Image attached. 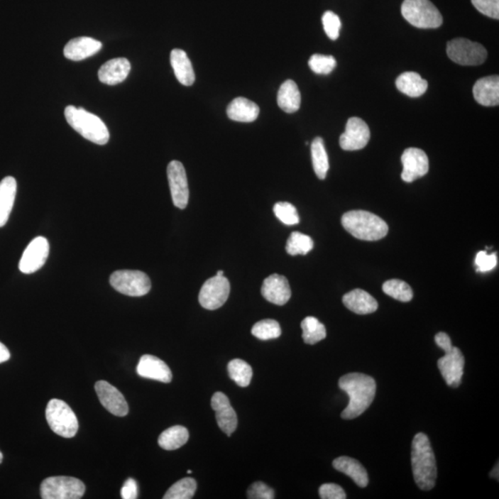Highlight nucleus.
I'll return each instance as SVG.
<instances>
[{
	"label": "nucleus",
	"instance_id": "2f4dec72",
	"mask_svg": "<svg viewBox=\"0 0 499 499\" xmlns=\"http://www.w3.org/2000/svg\"><path fill=\"white\" fill-rule=\"evenodd\" d=\"M302 339L306 344L314 345L327 338V329L317 318L307 317L301 324Z\"/></svg>",
	"mask_w": 499,
	"mask_h": 499
},
{
	"label": "nucleus",
	"instance_id": "8fccbe9b",
	"mask_svg": "<svg viewBox=\"0 0 499 499\" xmlns=\"http://www.w3.org/2000/svg\"><path fill=\"white\" fill-rule=\"evenodd\" d=\"M216 275H224V272L221 270L217 271Z\"/></svg>",
	"mask_w": 499,
	"mask_h": 499
},
{
	"label": "nucleus",
	"instance_id": "79ce46f5",
	"mask_svg": "<svg viewBox=\"0 0 499 499\" xmlns=\"http://www.w3.org/2000/svg\"><path fill=\"white\" fill-rule=\"evenodd\" d=\"M247 498L250 499H273L274 490L263 482L253 483L247 492Z\"/></svg>",
	"mask_w": 499,
	"mask_h": 499
},
{
	"label": "nucleus",
	"instance_id": "c9c22d12",
	"mask_svg": "<svg viewBox=\"0 0 499 499\" xmlns=\"http://www.w3.org/2000/svg\"><path fill=\"white\" fill-rule=\"evenodd\" d=\"M383 292L402 302L412 301L413 292L409 284L400 280H390L383 284Z\"/></svg>",
	"mask_w": 499,
	"mask_h": 499
},
{
	"label": "nucleus",
	"instance_id": "c85d7f7f",
	"mask_svg": "<svg viewBox=\"0 0 499 499\" xmlns=\"http://www.w3.org/2000/svg\"><path fill=\"white\" fill-rule=\"evenodd\" d=\"M396 87L400 92L410 97H419L427 92L428 82L420 75L407 72L400 75L396 79Z\"/></svg>",
	"mask_w": 499,
	"mask_h": 499
},
{
	"label": "nucleus",
	"instance_id": "ddd939ff",
	"mask_svg": "<svg viewBox=\"0 0 499 499\" xmlns=\"http://www.w3.org/2000/svg\"><path fill=\"white\" fill-rule=\"evenodd\" d=\"M49 256V243L45 237L33 238L21 256L19 268L21 273L33 274L43 268Z\"/></svg>",
	"mask_w": 499,
	"mask_h": 499
},
{
	"label": "nucleus",
	"instance_id": "1a4fd4ad",
	"mask_svg": "<svg viewBox=\"0 0 499 499\" xmlns=\"http://www.w3.org/2000/svg\"><path fill=\"white\" fill-rule=\"evenodd\" d=\"M109 283L117 292L131 297L145 296L151 290V280L142 271H116L110 275Z\"/></svg>",
	"mask_w": 499,
	"mask_h": 499
},
{
	"label": "nucleus",
	"instance_id": "7c9ffc66",
	"mask_svg": "<svg viewBox=\"0 0 499 499\" xmlns=\"http://www.w3.org/2000/svg\"><path fill=\"white\" fill-rule=\"evenodd\" d=\"M311 153L315 174L318 179H326L327 171L329 170V162L322 138H315L312 143Z\"/></svg>",
	"mask_w": 499,
	"mask_h": 499
},
{
	"label": "nucleus",
	"instance_id": "b1692460",
	"mask_svg": "<svg viewBox=\"0 0 499 499\" xmlns=\"http://www.w3.org/2000/svg\"><path fill=\"white\" fill-rule=\"evenodd\" d=\"M17 194V182L13 177H6L0 182V228L7 224Z\"/></svg>",
	"mask_w": 499,
	"mask_h": 499
},
{
	"label": "nucleus",
	"instance_id": "f3484780",
	"mask_svg": "<svg viewBox=\"0 0 499 499\" xmlns=\"http://www.w3.org/2000/svg\"><path fill=\"white\" fill-rule=\"evenodd\" d=\"M211 406L216 412V422L220 429L228 436H231L237 428L238 418L229 397L222 392H216L211 400Z\"/></svg>",
	"mask_w": 499,
	"mask_h": 499
},
{
	"label": "nucleus",
	"instance_id": "5701e85b",
	"mask_svg": "<svg viewBox=\"0 0 499 499\" xmlns=\"http://www.w3.org/2000/svg\"><path fill=\"white\" fill-rule=\"evenodd\" d=\"M343 304L357 314H369L375 313L378 308V302L366 290L356 289L346 293L343 296Z\"/></svg>",
	"mask_w": 499,
	"mask_h": 499
},
{
	"label": "nucleus",
	"instance_id": "6e6552de",
	"mask_svg": "<svg viewBox=\"0 0 499 499\" xmlns=\"http://www.w3.org/2000/svg\"><path fill=\"white\" fill-rule=\"evenodd\" d=\"M449 59L462 66H478L488 57V51L479 43L465 38L451 40L446 45Z\"/></svg>",
	"mask_w": 499,
	"mask_h": 499
},
{
	"label": "nucleus",
	"instance_id": "ea45409f",
	"mask_svg": "<svg viewBox=\"0 0 499 499\" xmlns=\"http://www.w3.org/2000/svg\"><path fill=\"white\" fill-rule=\"evenodd\" d=\"M322 23L327 35L331 40L338 39L341 29V21L338 15L333 11H326L322 17Z\"/></svg>",
	"mask_w": 499,
	"mask_h": 499
},
{
	"label": "nucleus",
	"instance_id": "72a5a7b5",
	"mask_svg": "<svg viewBox=\"0 0 499 499\" xmlns=\"http://www.w3.org/2000/svg\"><path fill=\"white\" fill-rule=\"evenodd\" d=\"M314 248V241L309 236L295 231L287 238L286 251L290 256H305Z\"/></svg>",
	"mask_w": 499,
	"mask_h": 499
},
{
	"label": "nucleus",
	"instance_id": "e433bc0d",
	"mask_svg": "<svg viewBox=\"0 0 499 499\" xmlns=\"http://www.w3.org/2000/svg\"><path fill=\"white\" fill-rule=\"evenodd\" d=\"M252 334L261 341H269L280 338L281 329L280 324L273 319H265L257 322L253 327Z\"/></svg>",
	"mask_w": 499,
	"mask_h": 499
},
{
	"label": "nucleus",
	"instance_id": "a878e982",
	"mask_svg": "<svg viewBox=\"0 0 499 499\" xmlns=\"http://www.w3.org/2000/svg\"><path fill=\"white\" fill-rule=\"evenodd\" d=\"M260 109L255 102L244 97L232 100L226 109V114L232 121L253 122L258 118Z\"/></svg>",
	"mask_w": 499,
	"mask_h": 499
},
{
	"label": "nucleus",
	"instance_id": "c03bdc74",
	"mask_svg": "<svg viewBox=\"0 0 499 499\" xmlns=\"http://www.w3.org/2000/svg\"><path fill=\"white\" fill-rule=\"evenodd\" d=\"M319 495L322 499H345L347 498L344 490L336 483H324L321 486Z\"/></svg>",
	"mask_w": 499,
	"mask_h": 499
},
{
	"label": "nucleus",
	"instance_id": "6ab92c4d",
	"mask_svg": "<svg viewBox=\"0 0 499 499\" xmlns=\"http://www.w3.org/2000/svg\"><path fill=\"white\" fill-rule=\"evenodd\" d=\"M137 373L143 378L162 383H170L172 380V373L170 367L163 361L153 355L146 354L141 357L137 366Z\"/></svg>",
	"mask_w": 499,
	"mask_h": 499
},
{
	"label": "nucleus",
	"instance_id": "f8f14e48",
	"mask_svg": "<svg viewBox=\"0 0 499 499\" xmlns=\"http://www.w3.org/2000/svg\"><path fill=\"white\" fill-rule=\"evenodd\" d=\"M371 133L366 122L360 118L349 119L344 133L339 137V145L345 151H357L369 143Z\"/></svg>",
	"mask_w": 499,
	"mask_h": 499
},
{
	"label": "nucleus",
	"instance_id": "393cba45",
	"mask_svg": "<svg viewBox=\"0 0 499 499\" xmlns=\"http://www.w3.org/2000/svg\"><path fill=\"white\" fill-rule=\"evenodd\" d=\"M170 63L180 84L185 87H191L194 84V70L185 51L179 48L173 49L170 53Z\"/></svg>",
	"mask_w": 499,
	"mask_h": 499
},
{
	"label": "nucleus",
	"instance_id": "aec40b11",
	"mask_svg": "<svg viewBox=\"0 0 499 499\" xmlns=\"http://www.w3.org/2000/svg\"><path fill=\"white\" fill-rule=\"evenodd\" d=\"M102 48V43L91 38L70 40L64 48V56L73 61H81L96 55Z\"/></svg>",
	"mask_w": 499,
	"mask_h": 499
},
{
	"label": "nucleus",
	"instance_id": "7ed1b4c3",
	"mask_svg": "<svg viewBox=\"0 0 499 499\" xmlns=\"http://www.w3.org/2000/svg\"><path fill=\"white\" fill-rule=\"evenodd\" d=\"M341 223L349 234L363 241H379L385 238L388 232V226L385 220L367 211L355 210L345 213Z\"/></svg>",
	"mask_w": 499,
	"mask_h": 499
},
{
	"label": "nucleus",
	"instance_id": "37998d69",
	"mask_svg": "<svg viewBox=\"0 0 499 499\" xmlns=\"http://www.w3.org/2000/svg\"><path fill=\"white\" fill-rule=\"evenodd\" d=\"M498 264V257L495 253L488 255L486 251H481L476 257L477 271L488 272L494 269Z\"/></svg>",
	"mask_w": 499,
	"mask_h": 499
},
{
	"label": "nucleus",
	"instance_id": "09e8293b",
	"mask_svg": "<svg viewBox=\"0 0 499 499\" xmlns=\"http://www.w3.org/2000/svg\"><path fill=\"white\" fill-rule=\"evenodd\" d=\"M490 477L498 480V464L495 465L494 469L490 473Z\"/></svg>",
	"mask_w": 499,
	"mask_h": 499
},
{
	"label": "nucleus",
	"instance_id": "39448f33",
	"mask_svg": "<svg viewBox=\"0 0 499 499\" xmlns=\"http://www.w3.org/2000/svg\"><path fill=\"white\" fill-rule=\"evenodd\" d=\"M402 14L404 19L417 28L436 29L443 23L442 15L429 0H404Z\"/></svg>",
	"mask_w": 499,
	"mask_h": 499
},
{
	"label": "nucleus",
	"instance_id": "2eb2a0df",
	"mask_svg": "<svg viewBox=\"0 0 499 499\" xmlns=\"http://www.w3.org/2000/svg\"><path fill=\"white\" fill-rule=\"evenodd\" d=\"M403 170L402 179L405 182H412L427 175L429 171V159L424 151L419 148H408L402 157Z\"/></svg>",
	"mask_w": 499,
	"mask_h": 499
},
{
	"label": "nucleus",
	"instance_id": "49530a36",
	"mask_svg": "<svg viewBox=\"0 0 499 499\" xmlns=\"http://www.w3.org/2000/svg\"><path fill=\"white\" fill-rule=\"evenodd\" d=\"M434 341H436L437 345L439 346V348L442 349L445 353L446 351L451 350L453 347L451 338H449L448 334L444 332L437 334V335L434 336Z\"/></svg>",
	"mask_w": 499,
	"mask_h": 499
},
{
	"label": "nucleus",
	"instance_id": "de8ad7c7",
	"mask_svg": "<svg viewBox=\"0 0 499 499\" xmlns=\"http://www.w3.org/2000/svg\"><path fill=\"white\" fill-rule=\"evenodd\" d=\"M11 358L10 351L4 344L0 342V363L7 362Z\"/></svg>",
	"mask_w": 499,
	"mask_h": 499
},
{
	"label": "nucleus",
	"instance_id": "dca6fc26",
	"mask_svg": "<svg viewBox=\"0 0 499 499\" xmlns=\"http://www.w3.org/2000/svg\"><path fill=\"white\" fill-rule=\"evenodd\" d=\"M99 402L110 413L116 416H126L128 406L121 392L106 381H98L94 385Z\"/></svg>",
	"mask_w": 499,
	"mask_h": 499
},
{
	"label": "nucleus",
	"instance_id": "9b49d317",
	"mask_svg": "<svg viewBox=\"0 0 499 499\" xmlns=\"http://www.w3.org/2000/svg\"><path fill=\"white\" fill-rule=\"evenodd\" d=\"M168 179L174 206L185 209L189 202V186L186 171L180 161H171L168 166Z\"/></svg>",
	"mask_w": 499,
	"mask_h": 499
},
{
	"label": "nucleus",
	"instance_id": "a18cd8bd",
	"mask_svg": "<svg viewBox=\"0 0 499 499\" xmlns=\"http://www.w3.org/2000/svg\"><path fill=\"white\" fill-rule=\"evenodd\" d=\"M121 498L124 499L138 498V485L136 480L130 478L125 482L121 488Z\"/></svg>",
	"mask_w": 499,
	"mask_h": 499
},
{
	"label": "nucleus",
	"instance_id": "9d476101",
	"mask_svg": "<svg viewBox=\"0 0 499 499\" xmlns=\"http://www.w3.org/2000/svg\"><path fill=\"white\" fill-rule=\"evenodd\" d=\"M231 292V284L224 275L209 278L199 293V302L207 310H216L224 305Z\"/></svg>",
	"mask_w": 499,
	"mask_h": 499
},
{
	"label": "nucleus",
	"instance_id": "f704fd0d",
	"mask_svg": "<svg viewBox=\"0 0 499 499\" xmlns=\"http://www.w3.org/2000/svg\"><path fill=\"white\" fill-rule=\"evenodd\" d=\"M197 483L194 478H183L174 483L165 494L164 499H191L194 498Z\"/></svg>",
	"mask_w": 499,
	"mask_h": 499
},
{
	"label": "nucleus",
	"instance_id": "0eeeda50",
	"mask_svg": "<svg viewBox=\"0 0 499 499\" xmlns=\"http://www.w3.org/2000/svg\"><path fill=\"white\" fill-rule=\"evenodd\" d=\"M43 499H79L85 493L84 483L75 477L54 476L41 483Z\"/></svg>",
	"mask_w": 499,
	"mask_h": 499
},
{
	"label": "nucleus",
	"instance_id": "58836bf2",
	"mask_svg": "<svg viewBox=\"0 0 499 499\" xmlns=\"http://www.w3.org/2000/svg\"><path fill=\"white\" fill-rule=\"evenodd\" d=\"M336 61L332 56L314 54L309 60V67L317 75H329L336 68Z\"/></svg>",
	"mask_w": 499,
	"mask_h": 499
},
{
	"label": "nucleus",
	"instance_id": "473e14b6",
	"mask_svg": "<svg viewBox=\"0 0 499 499\" xmlns=\"http://www.w3.org/2000/svg\"><path fill=\"white\" fill-rule=\"evenodd\" d=\"M229 378L240 387L246 388L253 378V369L250 364L241 359L231 361L228 366Z\"/></svg>",
	"mask_w": 499,
	"mask_h": 499
},
{
	"label": "nucleus",
	"instance_id": "bb28decb",
	"mask_svg": "<svg viewBox=\"0 0 499 499\" xmlns=\"http://www.w3.org/2000/svg\"><path fill=\"white\" fill-rule=\"evenodd\" d=\"M333 467L336 471L351 477L360 488H363L368 486V473H367L366 468L355 459L350 457L336 458L333 461Z\"/></svg>",
	"mask_w": 499,
	"mask_h": 499
},
{
	"label": "nucleus",
	"instance_id": "423d86ee",
	"mask_svg": "<svg viewBox=\"0 0 499 499\" xmlns=\"http://www.w3.org/2000/svg\"><path fill=\"white\" fill-rule=\"evenodd\" d=\"M45 418L52 431L60 437L72 439L77 434L78 419L72 409L63 400H51L45 410Z\"/></svg>",
	"mask_w": 499,
	"mask_h": 499
},
{
	"label": "nucleus",
	"instance_id": "f257e3e1",
	"mask_svg": "<svg viewBox=\"0 0 499 499\" xmlns=\"http://www.w3.org/2000/svg\"><path fill=\"white\" fill-rule=\"evenodd\" d=\"M339 387L350 397V402L341 413L345 420H353L363 415L375 400L376 383L372 376L360 373L343 375Z\"/></svg>",
	"mask_w": 499,
	"mask_h": 499
},
{
	"label": "nucleus",
	"instance_id": "a211bd4d",
	"mask_svg": "<svg viewBox=\"0 0 499 499\" xmlns=\"http://www.w3.org/2000/svg\"><path fill=\"white\" fill-rule=\"evenodd\" d=\"M261 292L266 301L277 305H286L292 297L289 281L284 275L278 274L265 278Z\"/></svg>",
	"mask_w": 499,
	"mask_h": 499
},
{
	"label": "nucleus",
	"instance_id": "20e7f679",
	"mask_svg": "<svg viewBox=\"0 0 499 499\" xmlns=\"http://www.w3.org/2000/svg\"><path fill=\"white\" fill-rule=\"evenodd\" d=\"M65 118L70 127L90 142L104 146L109 143V131L102 119L84 109L68 106Z\"/></svg>",
	"mask_w": 499,
	"mask_h": 499
},
{
	"label": "nucleus",
	"instance_id": "4c0bfd02",
	"mask_svg": "<svg viewBox=\"0 0 499 499\" xmlns=\"http://www.w3.org/2000/svg\"><path fill=\"white\" fill-rule=\"evenodd\" d=\"M275 216L284 223L285 225L293 226L298 224L300 217L295 207L287 202H280L274 206Z\"/></svg>",
	"mask_w": 499,
	"mask_h": 499
},
{
	"label": "nucleus",
	"instance_id": "412c9836",
	"mask_svg": "<svg viewBox=\"0 0 499 499\" xmlns=\"http://www.w3.org/2000/svg\"><path fill=\"white\" fill-rule=\"evenodd\" d=\"M131 63L125 57H118L104 64L98 72V78L103 84L116 85L124 82L131 72Z\"/></svg>",
	"mask_w": 499,
	"mask_h": 499
},
{
	"label": "nucleus",
	"instance_id": "3c124183",
	"mask_svg": "<svg viewBox=\"0 0 499 499\" xmlns=\"http://www.w3.org/2000/svg\"><path fill=\"white\" fill-rule=\"evenodd\" d=\"M2 461H3V454H2L1 451H0V464H1Z\"/></svg>",
	"mask_w": 499,
	"mask_h": 499
},
{
	"label": "nucleus",
	"instance_id": "f03ea898",
	"mask_svg": "<svg viewBox=\"0 0 499 499\" xmlns=\"http://www.w3.org/2000/svg\"><path fill=\"white\" fill-rule=\"evenodd\" d=\"M412 467L419 488L429 491L434 488L437 478L436 457L429 439L424 433L416 434L412 440Z\"/></svg>",
	"mask_w": 499,
	"mask_h": 499
},
{
	"label": "nucleus",
	"instance_id": "a19ab883",
	"mask_svg": "<svg viewBox=\"0 0 499 499\" xmlns=\"http://www.w3.org/2000/svg\"><path fill=\"white\" fill-rule=\"evenodd\" d=\"M471 3L481 13L499 19V0H471Z\"/></svg>",
	"mask_w": 499,
	"mask_h": 499
},
{
	"label": "nucleus",
	"instance_id": "cd10ccee",
	"mask_svg": "<svg viewBox=\"0 0 499 499\" xmlns=\"http://www.w3.org/2000/svg\"><path fill=\"white\" fill-rule=\"evenodd\" d=\"M301 93L296 82L287 79L281 85L278 93V105L286 113L298 111L301 106Z\"/></svg>",
	"mask_w": 499,
	"mask_h": 499
},
{
	"label": "nucleus",
	"instance_id": "4be33fe9",
	"mask_svg": "<svg viewBox=\"0 0 499 499\" xmlns=\"http://www.w3.org/2000/svg\"><path fill=\"white\" fill-rule=\"evenodd\" d=\"M474 99L483 106L499 104V78L498 75L478 79L473 89Z\"/></svg>",
	"mask_w": 499,
	"mask_h": 499
},
{
	"label": "nucleus",
	"instance_id": "c756f323",
	"mask_svg": "<svg viewBox=\"0 0 499 499\" xmlns=\"http://www.w3.org/2000/svg\"><path fill=\"white\" fill-rule=\"evenodd\" d=\"M188 439V430L180 425H175L165 430L159 436L158 444L165 451H175L185 446Z\"/></svg>",
	"mask_w": 499,
	"mask_h": 499
},
{
	"label": "nucleus",
	"instance_id": "4468645a",
	"mask_svg": "<svg viewBox=\"0 0 499 499\" xmlns=\"http://www.w3.org/2000/svg\"><path fill=\"white\" fill-rule=\"evenodd\" d=\"M445 356L440 358L437 362L441 375L446 384L451 388H458L461 385L465 359L460 349L452 347L446 351Z\"/></svg>",
	"mask_w": 499,
	"mask_h": 499
}]
</instances>
